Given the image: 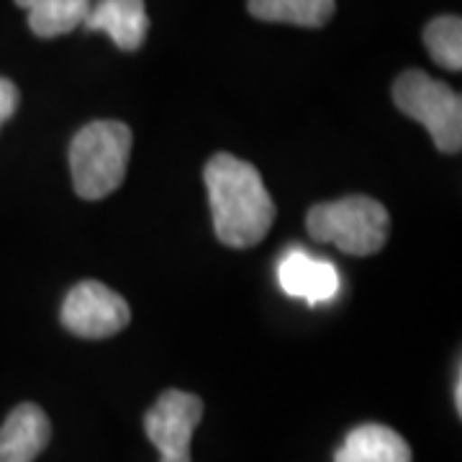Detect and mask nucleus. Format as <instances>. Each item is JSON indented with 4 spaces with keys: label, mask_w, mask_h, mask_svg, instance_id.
Masks as SVG:
<instances>
[{
    "label": "nucleus",
    "mask_w": 462,
    "mask_h": 462,
    "mask_svg": "<svg viewBox=\"0 0 462 462\" xmlns=\"http://www.w3.org/2000/svg\"><path fill=\"white\" fill-rule=\"evenodd\" d=\"M214 229L221 245L247 249L260 245L275 221V203L260 170L234 154H214L203 167Z\"/></svg>",
    "instance_id": "obj_1"
},
{
    "label": "nucleus",
    "mask_w": 462,
    "mask_h": 462,
    "mask_svg": "<svg viewBox=\"0 0 462 462\" xmlns=\"http://www.w3.org/2000/svg\"><path fill=\"white\" fill-rule=\"evenodd\" d=\"M132 154V129L121 121H90L69 144L75 193L85 200L111 196L124 182Z\"/></svg>",
    "instance_id": "obj_2"
},
{
    "label": "nucleus",
    "mask_w": 462,
    "mask_h": 462,
    "mask_svg": "<svg viewBox=\"0 0 462 462\" xmlns=\"http://www.w3.org/2000/svg\"><path fill=\"white\" fill-rule=\"evenodd\" d=\"M306 229L316 242L367 257L383 249L391 234V216L385 206L367 196H346L331 203H316L306 214Z\"/></svg>",
    "instance_id": "obj_3"
},
{
    "label": "nucleus",
    "mask_w": 462,
    "mask_h": 462,
    "mask_svg": "<svg viewBox=\"0 0 462 462\" xmlns=\"http://www.w3.org/2000/svg\"><path fill=\"white\" fill-rule=\"evenodd\" d=\"M398 111L419 121L431 142L445 154L462 149V100L449 85L434 80L421 69H409L393 83Z\"/></svg>",
    "instance_id": "obj_4"
},
{
    "label": "nucleus",
    "mask_w": 462,
    "mask_h": 462,
    "mask_svg": "<svg viewBox=\"0 0 462 462\" xmlns=\"http://www.w3.org/2000/svg\"><path fill=\"white\" fill-rule=\"evenodd\" d=\"M62 324L83 339H106L129 327V303L108 285L96 281L78 282L62 303Z\"/></svg>",
    "instance_id": "obj_5"
},
{
    "label": "nucleus",
    "mask_w": 462,
    "mask_h": 462,
    "mask_svg": "<svg viewBox=\"0 0 462 462\" xmlns=\"http://www.w3.org/2000/svg\"><path fill=\"white\" fill-rule=\"evenodd\" d=\"M203 416V401L196 393L170 388L144 416V431L157 447L160 462H190V439Z\"/></svg>",
    "instance_id": "obj_6"
},
{
    "label": "nucleus",
    "mask_w": 462,
    "mask_h": 462,
    "mask_svg": "<svg viewBox=\"0 0 462 462\" xmlns=\"http://www.w3.org/2000/svg\"><path fill=\"white\" fill-rule=\"evenodd\" d=\"M278 281L288 296L306 303H327L339 291V273L329 260L309 254L306 249H291L278 264Z\"/></svg>",
    "instance_id": "obj_7"
},
{
    "label": "nucleus",
    "mask_w": 462,
    "mask_h": 462,
    "mask_svg": "<svg viewBox=\"0 0 462 462\" xmlns=\"http://www.w3.org/2000/svg\"><path fill=\"white\" fill-rule=\"evenodd\" d=\"M83 26L88 32H106L118 50L136 51L149 32L144 0H98L90 5Z\"/></svg>",
    "instance_id": "obj_8"
},
{
    "label": "nucleus",
    "mask_w": 462,
    "mask_h": 462,
    "mask_svg": "<svg viewBox=\"0 0 462 462\" xmlns=\"http://www.w3.org/2000/svg\"><path fill=\"white\" fill-rule=\"evenodd\" d=\"M50 439V416L36 403H21L0 427V462H33Z\"/></svg>",
    "instance_id": "obj_9"
},
{
    "label": "nucleus",
    "mask_w": 462,
    "mask_h": 462,
    "mask_svg": "<svg viewBox=\"0 0 462 462\" xmlns=\"http://www.w3.org/2000/svg\"><path fill=\"white\" fill-rule=\"evenodd\" d=\"M334 462H413L409 442L391 427L360 424L334 452Z\"/></svg>",
    "instance_id": "obj_10"
},
{
    "label": "nucleus",
    "mask_w": 462,
    "mask_h": 462,
    "mask_svg": "<svg viewBox=\"0 0 462 462\" xmlns=\"http://www.w3.org/2000/svg\"><path fill=\"white\" fill-rule=\"evenodd\" d=\"M29 11V29L39 39H54L83 26L90 11V0H16Z\"/></svg>",
    "instance_id": "obj_11"
},
{
    "label": "nucleus",
    "mask_w": 462,
    "mask_h": 462,
    "mask_svg": "<svg viewBox=\"0 0 462 462\" xmlns=\"http://www.w3.org/2000/svg\"><path fill=\"white\" fill-rule=\"evenodd\" d=\"M247 8L257 21L321 29L334 16L337 3L334 0H247Z\"/></svg>",
    "instance_id": "obj_12"
},
{
    "label": "nucleus",
    "mask_w": 462,
    "mask_h": 462,
    "mask_svg": "<svg viewBox=\"0 0 462 462\" xmlns=\"http://www.w3.org/2000/svg\"><path fill=\"white\" fill-rule=\"evenodd\" d=\"M424 44L431 60L445 69H462V21L457 16H439L427 23Z\"/></svg>",
    "instance_id": "obj_13"
},
{
    "label": "nucleus",
    "mask_w": 462,
    "mask_h": 462,
    "mask_svg": "<svg viewBox=\"0 0 462 462\" xmlns=\"http://www.w3.org/2000/svg\"><path fill=\"white\" fill-rule=\"evenodd\" d=\"M18 108V88L8 78H0V126L16 114Z\"/></svg>",
    "instance_id": "obj_14"
},
{
    "label": "nucleus",
    "mask_w": 462,
    "mask_h": 462,
    "mask_svg": "<svg viewBox=\"0 0 462 462\" xmlns=\"http://www.w3.org/2000/svg\"><path fill=\"white\" fill-rule=\"evenodd\" d=\"M455 403H457V411H460V406H462V378H460V373H457V383H455Z\"/></svg>",
    "instance_id": "obj_15"
}]
</instances>
